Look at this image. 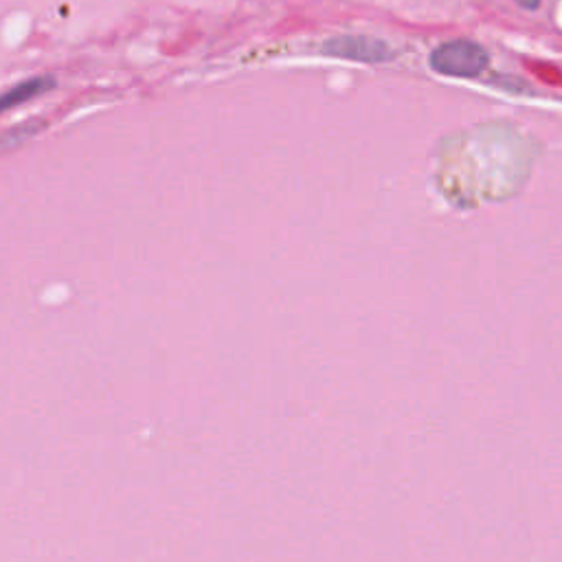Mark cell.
Segmentation results:
<instances>
[{
  "mask_svg": "<svg viewBox=\"0 0 562 562\" xmlns=\"http://www.w3.org/2000/svg\"><path fill=\"white\" fill-rule=\"evenodd\" d=\"M55 77L50 75H37V77H31V79H24L11 88H7L4 92H0V114L7 112V110H13L44 92H50L55 88Z\"/></svg>",
  "mask_w": 562,
  "mask_h": 562,
  "instance_id": "3",
  "label": "cell"
},
{
  "mask_svg": "<svg viewBox=\"0 0 562 562\" xmlns=\"http://www.w3.org/2000/svg\"><path fill=\"white\" fill-rule=\"evenodd\" d=\"M516 4H520L522 9L533 11V9H538V7H540V0H516Z\"/></svg>",
  "mask_w": 562,
  "mask_h": 562,
  "instance_id": "5",
  "label": "cell"
},
{
  "mask_svg": "<svg viewBox=\"0 0 562 562\" xmlns=\"http://www.w3.org/2000/svg\"><path fill=\"white\" fill-rule=\"evenodd\" d=\"M321 53L362 64H384L395 57V50L373 35H336L321 44Z\"/></svg>",
  "mask_w": 562,
  "mask_h": 562,
  "instance_id": "2",
  "label": "cell"
},
{
  "mask_svg": "<svg viewBox=\"0 0 562 562\" xmlns=\"http://www.w3.org/2000/svg\"><path fill=\"white\" fill-rule=\"evenodd\" d=\"M37 127L35 125H20V127H15V130H11L9 134H7V138H11V143H15V140H24V136L29 138L33 132H35Z\"/></svg>",
  "mask_w": 562,
  "mask_h": 562,
  "instance_id": "4",
  "label": "cell"
},
{
  "mask_svg": "<svg viewBox=\"0 0 562 562\" xmlns=\"http://www.w3.org/2000/svg\"><path fill=\"white\" fill-rule=\"evenodd\" d=\"M428 61L430 68L439 75L470 79L487 68L490 57L487 50L472 40H450L435 46Z\"/></svg>",
  "mask_w": 562,
  "mask_h": 562,
  "instance_id": "1",
  "label": "cell"
}]
</instances>
